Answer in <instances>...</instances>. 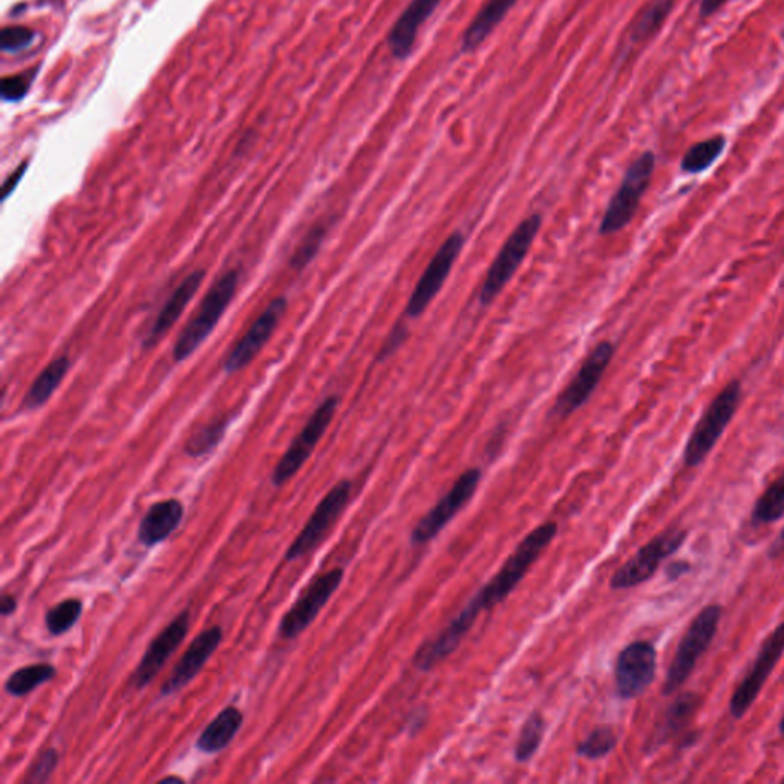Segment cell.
<instances>
[{
	"label": "cell",
	"mask_w": 784,
	"mask_h": 784,
	"mask_svg": "<svg viewBox=\"0 0 784 784\" xmlns=\"http://www.w3.org/2000/svg\"><path fill=\"white\" fill-rule=\"evenodd\" d=\"M558 532L556 523H544L530 532L521 541L520 546L513 550L512 555L498 570L497 575L490 579L480 592L471 599L466 607L458 613L457 618L441 631L437 637L425 642L415 653L414 667L420 671H431L440 665L446 657L451 656L464 636L474 627L481 611L492 610L504 601L518 584L523 581L533 562L541 556L544 549L550 546Z\"/></svg>",
	"instance_id": "1"
},
{
	"label": "cell",
	"mask_w": 784,
	"mask_h": 784,
	"mask_svg": "<svg viewBox=\"0 0 784 784\" xmlns=\"http://www.w3.org/2000/svg\"><path fill=\"white\" fill-rule=\"evenodd\" d=\"M238 285V270H229L210 287L192 321L181 331L180 337L175 342V362L181 363L189 359L206 342L207 337L213 333L221 317L232 304Z\"/></svg>",
	"instance_id": "2"
},
{
	"label": "cell",
	"mask_w": 784,
	"mask_h": 784,
	"mask_svg": "<svg viewBox=\"0 0 784 784\" xmlns=\"http://www.w3.org/2000/svg\"><path fill=\"white\" fill-rule=\"evenodd\" d=\"M541 226H543V216L535 213L523 219L517 229L510 233L487 270L486 279L481 285L478 301L483 307L492 304L503 293L504 287L512 281L513 275L529 255L530 247L535 242Z\"/></svg>",
	"instance_id": "3"
},
{
	"label": "cell",
	"mask_w": 784,
	"mask_h": 784,
	"mask_svg": "<svg viewBox=\"0 0 784 784\" xmlns=\"http://www.w3.org/2000/svg\"><path fill=\"white\" fill-rule=\"evenodd\" d=\"M656 169V155L647 151L628 166L621 184L605 209L599 224V235L608 236L621 232L633 221L641 200L647 193Z\"/></svg>",
	"instance_id": "4"
},
{
	"label": "cell",
	"mask_w": 784,
	"mask_h": 784,
	"mask_svg": "<svg viewBox=\"0 0 784 784\" xmlns=\"http://www.w3.org/2000/svg\"><path fill=\"white\" fill-rule=\"evenodd\" d=\"M742 400V383L731 380L706 409L702 419L691 432L683 452V461L688 468H696L713 451L717 441L728 428Z\"/></svg>",
	"instance_id": "5"
},
{
	"label": "cell",
	"mask_w": 784,
	"mask_h": 784,
	"mask_svg": "<svg viewBox=\"0 0 784 784\" xmlns=\"http://www.w3.org/2000/svg\"><path fill=\"white\" fill-rule=\"evenodd\" d=\"M723 610L719 604H711L703 608L693 619L690 627L683 634L682 641L674 654L673 662L668 668L667 680L664 683V696L676 693L680 686L690 679L700 657L713 644Z\"/></svg>",
	"instance_id": "6"
},
{
	"label": "cell",
	"mask_w": 784,
	"mask_h": 784,
	"mask_svg": "<svg viewBox=\"0 0 784 784\" xmlns=\"http://www.w3.org/2000/svg\"><path fill=\"white\" fill-rule=\"evenodd\" d=\"M337 406H339V399L334 396L328 397L321 405L317 406L316 411L311 414L298 437L291 441V445L288 446L287 451L276 464L272 475V483L276 487L284 486L301 471L302 466L307 463L308 458L316 449L317 443L322 440L325 432L330 428L334 415H336Z\"/></svg>",
	"instance_id": "7"
},
{
	"label": "cell",
	"mask_w": 784,
	"mask_h": 784,
	"mask_svg": "<svg viewBox=\"0 0 784 784\" xmlns=\"http://www.w3.org/2000/svg\"><path fill=\"white\" fill-rule=\"evenodd\" d=\"M686 535L688 533L685 530L671 527V529L654 536L650 543L637 550L636 555L628 559L624 566L613 575L610 587L613 590H627V588L637 587V585L644 584L648 579L653 578L660 564L683 546Z\"/></svg>",
	"instance_id": "8"
},
{
	"label": "cell",
	"mask_w": 784,
	"mask_h": 784,
	"mask_svg": "<svg viewBox=\"0 0 784 784\" xmlns=\"http://www.w3.org/2000/svg\"><path fill=\"white\" fill-rule=\"evenodd\" d=\"M613 356H615V345L608 340L598 343L593 348L592 353L588 354L579 366L578 373L556 399L552 408L553 417L566 419L590 400L593 392L598 389Z\"/></svg>",
	"instance_id": "9"
},
{
	"label": "cell",
	"mask_w": 784,
	"mask_h": 784,
	"mask_svg": "<svg viewBox=\"0 0 784 784\" xmlns=\"http://www.w3.org/2000/svg\"><path fill=\"white\" fill-rule=\"evenodd\" d=\"M464 241L466 239H464L463 233L454 232L441 244L440 249L432 256L422 278L419 279L414 291L409 296L405 308L406 316L411 319H419L428 310L429 305L437 298V294L445 285L446 279L451 275L455 261L463 250Z\"/></svg>",
	"instance_id": "10"
},
{
	"label": "cell",
	"mask_w": 784,
	"mask_h": 784,
	"mask_svg": "<svg viewBox=\"0 0 784 784\" xmlns=\"http://www.w3.org/2000/svg\"><path fill=\"white\" fill-rule=\"evenodd\" d=\"M351 489H353L351 481L342 480L322 498L298 538L294 539L291 546L288 547L285 561H296V559L308 555L311 550L316 549L322 543V539L330 532L331 527L336 524L343 510L347 507L351 497Z\"/></svg>",
	"instance_id": "11"
},
{
	"label": "cell",
	"mask_w": 784,
	"mask_h": 784,
	"mask_svg": "<svg viewBox=\"0 0 784 784\" xmlns=\"http://www.w3.org/2000/svg\"><path fill=\"white\" fill-rule=\"evenodd\" d=\"M480 469H468L458 477L448 494L441 498L425 517L417 523L411 533V543L423 546L435 538L441 530L454 520L455 515L474 497L480 486Z\"/></svg>",
	"instance_id": "12"
},
{
	"label": "cell",
	"mask_w": 784,
	"mask_h": 784,
	"mask_svg": "<svg viewBox=\"0 0 784 784\" xmlns=\"http://www.w3.org/2000/svg\"><path fill=\"white\" fill-rule=\"evenodd\" d=\"M784 654V622L778 625L763 642L754 665L748 676L740 683L739 688L732 694L729 702V711L735 719H742L748 713L751 706L757 700L758 694L763 690L766 680L771 676L772 671L780 662Z\"/></svg>",
	"instance_id": "13"
},
{
	"label": "cell",
	"mask_w": 784,
	"mask_h": 784,
	"mask_svg": "<svg viewBox=\"0 0 784 784\" xmlns=\"http://www.w3.org/2000/svg\"><path fill=\"white\" fill-rule=\"evenodd\" d=\"M657 654L653 644L636 641L627 645L616 660L615 682L618 696L624 700L636 699L654 682Z\"/></svg>",
	"instance_id": "14"
},
{
	"label": "cell",
	"mask_w": 784,
	"mask_h": 784,
	"mask_svg": "<svg viewBox=\"0 0 784 784\" xmlns=\"http://www.w3.org/2000/svg\"><path fill=\"white\" fill-rule=\"evenodd\" d=\"M342 581V569H333L319 576L307 588L305 595L282 618L281 624H279V636L282 639H296L299 634L304 633L313 624L314 619L319 616L322 608L328 604L331 596L337 592Z\"/></svg>",
	"instance_id": "15"
},
{
	"label": "cell",
	"mask_w": 784,
	"mask_h": 784,
	"mask_svg": "<svg viewBox=\"0 0 784 784\" xmlns=\"http://www.w3.org/2000/svg\"><path fill=\"white\" fill-rule=\"evenodd\" d=\"M287 308V298L278 296L259 314L258 319L253 322L252 327L242 336V339L236 343L229 356H227L226 362H224V371L229 376L244 370L245 366H249L253 359L261 353L262 348L267 345L268 340L272 339L273 334H275L279 322H281L284 314L287 313Z\"/></svg>",
	"instance_id": "16"
},
{
	"label": "cell",
	"mask_w": 784,
	"mask_h": 784,
	"mask_svg": "<svg viewBox=\"0 0 784 784\" xmlns=\"http://www.w3.org/2000/svg\"><path fill=\"white\" fill-rule=\"evenodd\" d=\"M189 630L190 613L189 610H183L144 651L140 664L135 668L134 676H132L135 688L143 690L144 686L149 685L157 677L169 657L183 644L184 637L189 634Z\"/></svg>",
	"instance_id": "17"
},
{
	"label": "cell",
	"mask_w": 784,
	"mask_h": 784,
	"mask_svg": "<svg viewBox=\"0 0 784 784\" xmlns=\"http://www.w3.org/2000/svg\"><path fill=\"white\" fill-rule=\"evenodd\" d=\"M221 642H223V628L219 627V625L201 631L190 642L177 667L174 668L164 685L161 686V697L172 696V694L186 688L200 674V671L209 662L210 657L213 656Z\"/></svg>",
	"instance_id": "18"
},
{
	"label": "cell",
	"mask_w": 784,
	"mask_h": 784,
	"mask_svg": "<svg viewBox=\"0 0 784 784\" xmlns=\"http://www.w3.org/2000/svg\"><path fill=\"white\" fill-rule=\"evenodd\" d=\"M440 4L441 0H411V4L394 23L386 39L392 56L399 60L411 56L420 28L435 13Z\"/></svg>",
	"instance_id": "19"
},
{
	"label": "cell",
	"mask_w": 784,
	"mask_h": 784,
	"mask_svg": "<svg viewBox=\"0 0 784 784\" xmlns=\"http://www.w3.org/2000/svg\"><path fill=\"white\" fill-rule=\"evenodd\" d=\"M204 278H206V270H195L175 288L174 293L161 308L157 319L152 324L151 330H149L146 339H144L143 347L146 350L154 348L169 333L170 328L177 324L181 314L189 307L193 296L198 293L201 285H203Z\"/></svg>",
	"instance_id": "20"
},
{
	"label": "cell",
	"mask_w": 784,
	"mask_h": 784,
	"mask_svg": "<svg viewBox=\"0 0 784 784\" xmlns=\"http://www.w3.org/2000/svg\"><path fill=\"white\" fill-rule=\"evenodd\" d=\"M183 518L184 506L177 498L152 504L138 527V541L146 547L163 543L180 527Z\"/></svg>",
	"instance_id": "21"
},
{
	"label": "cell",
	"mask_w": 784,
	"mask_h": 784,
	"mask_svg": "<svg viewBox=\"0 0 784 784\" xmlns=\"http://www.w3.org/2000/svg\"><path fill=\"white\" fill-rule=\"evenodd\" d=\"M518 0H486L461 39V53H474L503 22Z\"/></svg>",
	"instance_id": "22"
},
{
	"label": "cell",
	"mask_w": 784,
	"mask_h": 784,
	"mask_svg": "<svg viewBox=\"0 0 784 784\" xmlns=\"http://www.w3.org/2000/svg\"><path fill=\"white\" fill-rule=\"evenodd\" d=\"M244 722V714L235 706L224 708L209 725L206 726L196 740V748L204 754H216L223 751L235 739Z\"/></svg>",
	"instance_id": "23"
},
{
	"label": "cell",
	"mask_w": 784,
	"mask_h": 784,
	"mask_svg": "<svg viewBox=\"0 0 784 784\" xmlns=\"http://www.w3.org/2000/svg\"><path fill=\"white\" fill-rule=\"evenodd\" d=\"M69 368H71V360L68 356H59L53 362H49L31 383L30 389L23 397V408L34 411L46 405L54 396L60 383L65 380Z\"/></svg>",
	"instance_id": "24"
},
{
	"label": "cell",
	"mask_w": 784,
	"mask_h": 784,
	"mask_svg": "<svg viewBox=\"0 0 784 784\" xmlns=\"http://www.w3.org/2000/svg\"><path fill=\"white\" fill-rule=\"evenodd\" d=\"M56 677V668L49 664H33L14 671L7 682L5 691L13 697H25L33 693L43 683L51 682Z\"/></svg>",
	"instance_id": "25"
},
{
	"label": "cell",
	"mask_w": 784,
	"mask_h": 784,
	"mask_svg": "<svg viewBox=\"0 0 784 784\" xmlns=\"http://www.w3.org/2000/svg\"><path fill=\"white\" fill-rule=\"evenodd\" d=\"M725 146L726 140L722 135L694 144L693 147H690V151L683 155L680 169L685 174H702L719 160L720 155L725 151Z\"/></svg>",
	"instance_id": "26"
},
{
	"label": "cell",
	"mask_w": 784,
	"mask_h": 784,
	"mask_svg": "<svg viewBox=\"0 0 784 784\" xmlns=\"http://www.w3.org/2000/svg\"><path fill=\"white\" fill-rule=\"evenodd\" d=\"M784 517V472L763 492L752 510V523L757 526L777 523Z\"/></svg>",
	"instance_id": "27"
},
{
	"label": "cell",
	"mask_w": 784,
	"mask_h": 784,
	"mask_svg": "<svg viewBox=\"0 0 784 784\" xmlns=\"http://www.w3.org/2000/svg\"><path fill=\"white\" fill-rule=\"evenodd\" d=\"M673 7V0H654L631 28V40L642 43L656 36L660 28L664 27Z\"/></svg>",
	"instance_id": "28"
},
{
	"label": "cell",
	"mask_w": 784,
	"mask_h": 784,
	"mask_svg": "<svg viewBox=\"0 0 784 784\" xmlns=\"http://www.w3.org/2000/svg\"><path fill=\"white\" fill-rule=\"evenodd\" d=\"M83 604L80 599H66L49 608L45 615V625L51 636L68 633L82 616Z\"/></svg>",
	"instance_id": "29"
},
{
	"label": "cell",
	"mask_w": 784,
	"mask_h": 784,
	"mask_svg": "<svg viewBox=\"0 0 784 784\" xmlns=\"http://www.w3.org/2000/svg\"><path fill=\"white\" fill-rule=\"evenodd\" d=\"M227 426H229V419H218L193 432L184 448L186 454L193 458L209 454L219 445V441L223 440Z\"/></svg>",
	"instance_id": "30"
},
{
	"label": "cell",
	"mask_w": 784,
	"mask_h": 784,
	"mask_svg": "<svg viewBox=\"0 0 784 784\" xmlns=\"http://www.w3.org/2000/svg\"><path fill=\"white\" fill-rule=\"evenodd\" d=\"M700 706V696L696 693H683L671 703L665 719V734H676L690 725Z\"/></svg>",
	"instance_id": "31"
},
{
	"label": "cell",
	"mask_w": 784,
	"mask_h": 784,
	"mask_svg": "<svg viewBox=\"0 0 784 784\" xmlns=\"http://www.w3.org/2000/svg\"><path fill=\"white\" fill-rule=\"evenodd\" d=\"M544 734V719L539 713H532L521 729L520 739L515 748L517 762L526 763L538 752Z\"/></svg>",
	"instance_id": "32"
},
{
	"label": "cell",
	"mask_w": 784,
	"mask_h": 784,
	"mask_svg": "<svg viewBox=\"0 0 784 784\" xmlns=\"http://www.w3.org/2000/svg\"><path fill=\"white\" fill-rule=\"evenodd\" d=\"M616 745H618V737L613 729L608 726H599L595 731H592V734L588 735L584 742L579 743L578 754L588 760H599V758L607 757L610 752H613Z\"/></svg>",
	"instance_id": "33"
},
{
	"label": "cell",
	"mask_w": 784,
	"mask_h": 784,
	"mask_svg": "<svg viewBox=\"0 0 784 784\" xmlns=\"http://www.w3.org/2000/svg\"><path fill=\"white\" fill-rule=\"evenodd\" d=\"M325 235H327V229L324 226H317L311 229L310 233L305 236L304 241L299 244L296 252L291 256L290 267L294 268V270H302V268L307 267L313 261L314 256L317 255L319 249H321Z\"/></svg>",
	"instance_id": "34"
},
{
	"label": "cell",
	"mask_w": 784,
	"mask_h": 784,
	"mask_svg": "<svg viewBox=\"0 0 784 784\" xmlns=\"http://www.w3.org/2000/svg\"><path fill=\"white\" fill-rule=\"evenodd\" d=\"M57 766H59V751L54 748L45 749L31 765L27 778H25V783H45L54 774Z\"/></svg>",
	"instance_id": "35"
},
{
	"label": "cell",
	"mask_w": 784,
	"mask_h": 784,
	"mask_svg": "<svg viewBox=\"0 0 784 784\" xmlns=\"http://www.w3.org/2000/svg\"><path fill=\"white\" fill-rule=\"evenodd\" d=\"M34 31L27 27H5L0 33V46L5 53H16L33 43Z\"/></svg>",
	"instance_id": "36"
},
{
	"label": "cell",
	"mask_w": 784,
	"mask_h": 784,
	"mask_svg": "<svg viewBox=\"0 0 784 784\" xmlns=\"http://www.w3.org/2000/svg\"><path fill=\"white\" fill-rule=\"evenodd\" d=\"M34 72L36 69H31V71L20 72L19 76L5 77L2 80V98L5 102H17L27 94L31 82L36 76Z\"/></svg>",
	"instance_id": "37"
},
{
	"label": "cell",
	"mask_w": 784,
	"mask_h": 784,
	"mask_svg": "<svg viewBox=\"0 0 784 784\" xmlns=\"http://www.w3.org/2000/svg\"><path fill=\"white\" fill-rule=\"evenodd\" d=\"M27 169L28 163L25 161V163L20 164V166L14 170L13 174L5 180L4 187H2V201H7L8 198H10L11 193L16 190L17 184L22 181L23 175H25Z\"/></svg>",
	"instance_id": "38"
},
{
	"label": "cell",
	"mask_w": 784,
	"mask_h": 784,
	"mask_svg": "<svg viewBox=\"0 0 784 784\" xmlns=\"http://www.w3.org/2000/svg\"><path fill=\"white\" fill-rule=\"evenodd\" d=\"M725 4L726 0H702V4H700V16L711 17Z\"/></svg>",
	"instance_id": "39"
},
{
	"label": "cell",
	"mask_w": 784,
	"mask_h": 784,
	"mask_svg": "<svg viewBox=\"0 0 784 784\" xmlns=\"http://www.w3.org/2000/svg\"><path fill=\"white\" fill-rule=\"evenodd\" d=\"M688 570H690V564H688V562H673V564H670V566L665 569V575H667L668 579L673 581V579H677L680 578V576L685 575Z\"/></svg>",
	"instance_id": "40"
},
{
	"label": "cell",
	"mask_w": 784,
	"mask_h": 784,
	"mask_svg": "<svg viewBox=\"0 0 784 784\" xmlns=\"http://www.w3.org/2000/svg\"><path fill=\"white\" fill-rule=\"evenodd\" d=\"M17 610V599L14 598L13 595H2L0 598V613L2 616H11L16 613Z\"/></svg>",
	"instance_id": "41"
},
{
	"label": "cell",
	"mask_w": 784,
	"mask_h": 784,
	"mask_svg": "<svg viewBox=\"0 0 784 784\" xmlns=\"http://www.w3.org/2000/svg\"><path fill=\"white\" fill-rule=\"evenodd\" d=\"M783 547H784V530L783 532L780 533V536H778L777 543H775L774 547H772L771 555H777V553H780L781 550H783Z\"/></svg>",
	"instance_id": "42"
},
{
	"label": "cell",
	"mask_w": 784,
	"mask_h": 784,
	"mask_svg": "<svg viewBox=\"0 0 784 784\" xmlns=\"http://www.w3.org/2000/svg\"><path fill=\"white\" fill-rule=\"evenodd\" d=\"M780 734L783 735V737H784V716H783V719H781V722H780Z\"/></svg>",
	"instance_id": "43"
}]
</instances>
